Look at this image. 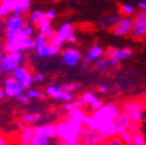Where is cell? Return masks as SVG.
Wrapping results in <instances>:
<instances>
[{"label": "cell", "mask_w": 146, "mask_h": 145, "mask_svg": "<svg viewBox=\"0 0 146 145\" xmlns=\"http://www.w3.org/2000/svg\"><path fill=\"white\" fill-rule=\"evenodd\" d=\"M25 25V21L23 16L11 14L6 18L5 21V39L8 44L17 42L18 40L23 39L21 37V30Z\"/></svg>", "instance_id": "6da1fadb"}, {"label": "cell", "mask_w": 146, "mask_h": 145, "mask_svg": "<svg viewBox=\"0 0 146 145\" xmlns=\"http://www.w3.org/2000/svg\"><path fill=\"white\" fill-rule=\"evenodd\" d=\"M123 113L122 108L118 104L110 102L104 104L103 107L94 112L92 117L96 122H114L119 116Z\"/></svg>", "instance_id": "7a4b0ae2"}, {"label": "cell", "mask_w": 146, "mask_h": 145, "mask_svg": "<svg viewBox=\"0 0 146 145\" xmlns=\"http://www.w3.org/2000/svg\"><path fill=\"white\" fill-rule=\"evenodd\" d=\"M145 107L144 100H130L124 104L122 110L123 113L131 119V121L140 123L143 120Z\"/></svg>", "instance_id": "3957f363"}, {"label": "cell", "mask_w": 146, "mask_h": 145, "mask_svg": "<svg viewBox=\"0 0 146 145\" xmlns=\"http://www.w3.org/2000/svg\"><path fill=\"white\" fill-rule=\"evenodd\" d=\"M23 61V53L21 52H8L4 55L2 59V70L3 72L10 74L18 66H21Z\"/></svg>", "instance_id": "277c9868"}, {"label": "cell", "mask_w": 146, "mask_h": 145, "mask_svg": "<svg viewBox=\"0 0 146 145\" xmlns=\"http://www.w3.org/2000/svg\"><path fill=\"white\" fill-rule=\"evenodd\" d=\"M57 137H59L64 142H70L81 139V134L73 129L65 121V122H60L57 125Z\"/></svg>", "instance_id": "5b68a950"}, {"label": "cell", "mask_w": 146, "mask_h": 145, "mask_svg": "<svg viewBox=\"0 0 146 145\" xmlns=\"http://www.w3.org/2000/svg\"><path fill=\"white\" fill-rule=\"evenodd\" d=\"M105 55L110 60L111 65H116L124 60L129 59L133 55V51L129 48H120V49H112L110 48L105 51Z\"/></svg>", "instance_id": "8992f818"}, {"label": "cell", "mask_w": 146, "mask_h": 145, "mask_svg": "<svg viewBox=\"0 0 146 145\" xmlns=\"http://www.w3.org/2000/svg\"><path fill=\"white\" fill-rule=\"evenodd\" d=\"M36 49V40L33 38H23L17 42L3 45V50L8 52H23L25 50Z\"/></svg>", "instance_id": "52a82bcc"}, {"label": "cell", "mask_w": 146, "mask_h": 145, "mask_svg": "<svg viewBox=\"0 0 146 145\" xmlns=\"http://www.w3.org/2000/svg\"><path fill=\"white\" fill-rule=\"evenodd\" d=\"M74 34V29H73V25L71 23H65L60 27L59 30L56 32V36L53 39L50 43L54 44L55 46L62 48L63 44L67 42L69 37L71 35Z\"/></svg>", "instance_id": "ba28073f"}, {"label": "cell", "mask_w": 146, "mask_h": 145, "mask_svg": "<svg viewBox=\"0 0 146 145\" xmlns=\"http://www.w3.org/2000/svg\"><path fill=\"white\" fill-rule=\"evenodd\" d=\"M11 74L14 79L25 87V89H29L34 83V76L23 66H18Z\"/></svg>", "instance_id": "9c48e42d"}, {"label": "cell", "mask_w": 146, "mask_h": 145, "mask_svg": "<svg viewBox=\"0 0 146 145\" xmlns=\"http://www.w3.org/2000/svg\"><path fill=\"white\" fill-rule=\"evenodd\" d=\"M132 36L134 38H142L146 35V12L139 11L133 19Z\"/></svg>", "instance_id": "30bf717a"}, {"label": "cell", "mask_w": 146, "mask_h": 145, "mask_svg": "<svg viewBox=\"0 0 146 145\" xmlns=\"http://www.w3.org/2000/svg\"><path fill=\"white\" fill-rule=\"evenodd\" d=\"M3 86H4V92L5 95L9 96V98H15L17 95L23 92L25 87L21 84H19L13 77L7 76L4 79L3 82Z\"/></svg>", "instance_id": "8fae6325"}, {"label": "cell", "mask_w": 146, "mask_h": 145, "mask_svg": "<svg viewBox=\"0 0 146 145\" xmlns=\"http://www.w3.org/2000/svg\"><path fill=\"white\" fill-rule=\"evenodd\" d=\"M81 60V53L75 48H67L62 52V61L68 67H74Z\"/></svg>", "instance_id": "7c38bea8"}, {"label": "cell", "mask_w": 146, "mask_h": 145, "mask_svg": "<svg viewBox=\"0 0 146 145\" xmlns=\"http://www.w3.org/2000/svg\"><path fill=\"white\" fill-rule=\"evenodd\" d=\"M133 30V19L130 16H126V17L121 18V21L116 27H113V33L114 35L118 37L127 36L131 34Z\"/></svg>", "instance_id": "4fadbf2b"}, {"label": "cell", "mask_w": 146, "mask_h": 145, "mask_svg": "<svg viewBox=\"0 0 146 145\" xmlns=\"http://www.w3.org/2000/svg\"><path fill=\"white\" fill-rule=\"evenodd\" d=\"M94 130L98 132L102 135L104 140L107 141L111 137L117 135L116 131H115V126L114 122H96V127Z\"/></svg>", "instance_id": "5bb4252c"}, {"label": "cell", "mask_w": 146, "mask_h": 145, "mask_svg": "<svg viewBox=\"0 0 146 145\" xmlns=\"http://www.w3.org/2000/svg\"><path fill=\"white\" fill-rule=\"evenodd\" d=\"M102 141H106L103 139L102 135L96 130L85 128L81 136V142L83 145H98Z\"/></svg>", "instance_id": "9a60e30c"}, {"label": "cell", "mask_w": 146, "mask_h": 145, "mask_svg": "<svg viewBox=\"0 0 146 145\" xmlns=\"http://www.w3.org/2000/svg\"><path fill=\"white\" fill-rule=\"evenodd\" d=\"M34 134L36 136L45 137V138H54L57 136V125L48 124L36 126L34 128Z\"/></svg>", "instance_id": "2e32d148"}, {"label": "cell", "mask_w": 146, "mask_h": 145, "mask_svg": "<svg viewBox=\"0 0 146 145\" xmlns=\"http://www.w3.org/2000/svg\"><path fill=\"white\" fill-rule=\"evenodd\" d=\"M36 54L39 55L42 58H46V57H49L48 53V40L46 39L45 35L40 33L38 36L36 37Z\"/></svg>", "instance_id": "e0dca14e"}, {"label": "cell", "mask_w": 146, "mask_h": 145, "mask_svg": "<svg viewBox=\"0 0 146 145\" xmlns=\"http://www.w3.org/2000/svg\"><path fill=\"white\" fill-rule=\"evenodd\" d=\"M12 14L23 16L31 8L30 0H11Z\"/></svg>", "instance_id": "ac0fdd59"}, {"label": "cell", "mask_w": 146, "mask_h": 145, "mask_svg": "<svg viewBox=\"0 0 146 145\" xmlns=\"http://www.w3.org/2000/svg\"><path fill=\"white\" fill-rule=\"evenodd\" d=\"M131 124V119L126 114L122 113L118 118L114 121L115 131L117 135H120L126 130H129V126Z\"/></svg>", "instance_id": "d6986e66"}, {"label": "cell", "mask_w": 146, "mask_h": 145, "mask_svg": "<svg viewBox=\"0 0 146 145\" xmlns=\"http://www.w3.org/2000/svg\"><path fill=\"white\" fill-rule=\"evenodd\" d=\"M104 55V49L98 45H94L89 49L88 53L85 55V58L83 60L84 65L90 64L92 61H96L100 58H102Z\"/></svg>", "instance_id": "ffe728a7"}, {"label": "cell", "mask_w": 146, "mask_h": 145, "mask_svg": "<svg viewBox=\"0 0 146 145\" xmlns=\"http://www.w3.org/2000/svg\"><path fill=\"white\" fill-rule=\"evenodd\" d=\"M82 98L85 102L86 104H89V108H90L91 111H96L100 108H102L104 106V102L100 100V98L94 94V92L91 91H87L84 94L82 95Z\"/></svg>", "instance_id": "44dd1931"}, {"label": "cell", "mask_w": 146, "mask_h": 145, "mask_svg": "<svg viewBox=\"0 0 146 145\" xmlns=\"http://www.w3.org/2000/svg\"><path fill=\"white\" fill-rule=\"evenodd\" d=\"M41 118V115L38 113H25L23 115V122L31 126V125H35L36 123L39 122Z\"/></svg>", "instance_id": "7402d4cb"}, {"label": "cell", "mask_w": 146, "mask_h": 145, "mask_svg": "<svg viewBox=\"0 0 146 145\" xmlns=\"http://www.w3.org/2000/svg\"><path fill=\"white\" fill-rule=\"evenodd\" d=\"M53 98L56 100H62V102H71L75 100V95L73 94V92H67V91H65L63 88H62Z\"/></svg>", "instance_id": "603a6c76"}, {"label": "cell", "mask_w": 146, "mask_h": 145, "mask_svg": "<svg viewBox=\"0 0 146 145\" xmlns=\"http://www.w3.org/2000/svg\"><path fill=\"white\" fill-rule=\"evenodd\" d=\"M86 114L83 112L82 108H74L72 111L69 112V118L73 119V120L79 121V122L83 123L86 118Z\"/></svg>", "instance_id": "cb8c5ba5"}, {"label": "cell", "mask_w": 146, "mask_h": 145, "mask_svg": "<svg viewBox=\"0 0 146 145\" xmlns=\"http://www.w3.org/2000/svg\"><path fill=\"white\" fill-rule=\"evenodd\" d=\"M35 136L34 134V128L27 126V127L23 128V131L21 134V143H30L32 138Z\"/></svg>", "instance_id": "d4e9b609"}, {"label": "cell", "mask_w": 146, "mask_h": 145, "mask_svg": "<svg viewBox=\"0 0 146 145\" xmlns=\"http://www.w3.org/2000/svg\"><path fill=\"white\" fill-rule=\"evenodd\" d=\"M12 12L11 0H2L0 2V17H4Z\"/></svg>", "instance_id": "484cf974"}, {"label": "cell", "mask_w": 146, "mask_h": 145, "mask_svg": "<svg viewBox=\"0 0 146 145\" xmlns=\"http://www.w3.org/2000/svg\"><path fill=\"white\" fill-rule=\"evenodd\" d=\"M45 16V12L42 10H35L29 16V23H31L32 25H38L40 21H42Z\"/></svg>", "instance_id": "4316f807"}, {"label": "cell", "mask_w": 146, "mask_h": 145, "mask_svg": "<svg viewBox=\"0 0 146 145\" xmlns=\"http://www.w3.org/2000/svg\"><path fill=\"white\" fill-rule=\"evenodd\" d=\"M121 21V17L119 15H111L109 17L106 18V21L105 23H100L102 27H116L117 25L119 23V21Z\"/></svg>", "instance_id": "83f0119b"}, {"label": "cell", "mask_w": 146, "mask_h": 145, "mask_svg": "<svg viewBox=\"0 0 146 145\" xmlns=\"http://www.w3.org/2000/svg\"><path fill=\"white\" fill-rule=\"evenodd\" d=\"M34 27L31 23H25V27L21 30V37L23 38H33L34 35Z\"/></svg>", "instance_id": "f1b7e54d"}, {"label": "cell", "mask_w": 146, "mask_h": 145, "mask_svg": "<svg viewBox=\"0 0 146 145\" xmlns=\"http://www.w3.org/2000/svg\"><path fill=\"white\" fill-rule=\"evenodd\" d=\"M30 144L32 145H50V138H45V137L36 136L35 135L30 141Z\"/></svg>", "instance_id": "f546056e"}, {"label": "cell", "mask_w": 146, "mask_h": 145, "mask_svg": "<svg viewBox=\"0 0 146 145\" xmlns=\"http://www.w3.org/2000/svg\"><path fill=\"white\" fill-rule=\"evenodd\" d=\"M36 25H38V29H39L40 33H42V34H45V33L48 32L50 29H52V27H51V21L46 19L45 17H44Z\"/></svg>", "instance_id": "4dcf8cb0"}, {"label": "cell", "mask_w": 146, "mask_h": 145, "mask_svg": "<svg viewBox=\"0 0 146 145\" xmlns=\"http://www.w3.org/2000/svg\"><path fill=\"white\" fill-rule=\"evenodd\" d=\"M119 136H120V138L122 139V141H123L126 145L131 144L133 141V133L130 131V130H126V131H124L123 133L120 134Z\"/></svg>", "instance_id": "1f68e13d"}, {"label": "cell", "mask_w": 146, "mask_h": 145, "mask_svg": "<svg viewBox=\"0 0 146 145\" xmlns=\"http://www.w3.org/2000/svg\"><path fill=\"white\" fill-rule=\"evenodd\" d=\"M63 88L62 86L56 85V84H53V85H49L47 88H46V94L51 96V98H54L55 95L57 94L61 89Z\"/></svg>", "instance_id": "d6a6232c"}, {"label": "cell", "mask_w": 146, "mask_h": 145, "mask_svg": "<svg viewBox=\"0 0 146 145\" xmlns=\"http://www.w3.org/2000/svg\"><path fill=\"white\" fill-rule=\"evenodd\" d=\"M96 68L98 70H105V69H107L111 65L110 60L108 58H103V57L100 58L98 60H96Z\"/></svg>", "instance_id": "836d02e7"}, {"label": "cell", "mask_w": 146, "mask_h": 145, "mask_svg": "<svg viewBox=\"0 0 146 145\" xmlns=\"http://www.w3.org/2000/svg\"><path fill=\"white\" fill-rule=\"evenodd\" d=\"M133 144L135 145H146L145 138L142 135L140 132H136V133H133Z\"/></svg>", "instance_id": "e575fe53"}, {"label": "cell", "mask_w": 146, "mask_h": 145, "mask_svg": "<svg viewBox=\"0 0 146 145\" xmlns=\"http://www.w3.org/2000/svg\"><path fill=\"white\" fill-rule=\"evenodd\" d=\"M121 12L125 16H131L135 13V7L132 4H124L121 6Z\"/></svg>", "instance_id": "d590c367"}, {"label": "cell", "mask_w": 146, "mask_h": 145, "mask_svg": "<svg viewBox=\"0 0 146 145\" xmlns=\"http://www.w3.org/2000/svg\"><path fill=\"white\" fill-rule=\"evenodd\" d=\"M80 87V84L78 82H71L66 85H64L63 89L67 92H74V91L78 90V88Z\"/></svg>", "instance_id": "8d00e7d4"}, {"label": "cell", "mask_w": 146, "mask_h": 145, "mask_svg": "<svg viewBox=\"0 0 146 145\" xmlns=\"http://www.w3.org/2000/svg\"><path fill=\"white\" fill-rule=\"evenodd\" d=\"M107 145H126V144L122 141V139L120 138L119 135H115V136L108 139Z\"/></svg>", "instance_id": "74e56055"}, {"label": "cell", "mask_w": 146, "mask_h": 145, "mask_svg": "<svg viewBox=\"0 0 146 145\" xmlns=\"http://www.w3.org/2000/svg\"><path fill=\"white\" fill-rule=\"evenodd\" d=\"M27 95H29L31 98H41L42 92L36 88H29V90H27Z\"/></svg>", "instance_id": "f35d334b"}, {"label": "cell", "mask_w": 146, "mask_h": 145, "mask_svg": "<svg viewBox=\"0 0 146 145\" xmlns=\"http://www.w3.org/2000/svg\"><path fill=\"white\" fill-rule=\"evenodd\" d=\"M15 100H17L18 102H21V104H27L29 100H30V96L27 95V93H25V92H23V93H21L19 95H17V96H15Z\"/></svg>", "instance_id": "ab89813d"}, {"label": "cell", "mask_w": 146, "mask_h": 145, "mask_svg": "<svg viewBox=\"0 0 146 145\" xmlns=\"http://www.w3.org/2000/svg\"><path fill=\"white\" fill-rule=\"evenodd\" d=\"M71 104H72L73 108H83L85 104H86L82 98H75L73 102H71Z\"/></svg>", "instance_id": "60d3db41"}, {"label": "cell", "mask_w": 146, "mask_h": 145, "mask_svg": "<svg viewBox=\"0 0 146 145\" xmlns=\"http://www.w3.org/2000/svg\"><path fill=\"white\" fill-rule=\"evenodd\" d=\"M56 15H57V12L55 11L54 9H49L48 11L45 12V16L44 17L46 18V19H48V21H52V19H54L55 17H56Z\"/></svg>", "instance_id": "b9f144b4"}, {"label": "cell", "mask_w": 146, "mask_h": 145, "mask_svg": "<svg viewBox=\"0 0 146 145\" xmlns=\"http://www.w3.org/2000/svg\"><path fill=\"white\" fill-rule=\"evenodd\" d=\"M45 37H46V39L48 40L49 42H51L53 40V39L55 38V36H56V32H55L53 29H50V30L48 31V32H46L45 34Z\"/></svg>", "instance_id": "7bdbcfd3"}, {"label": "cell", "mask_w": 146, "mask_h": 145, "mask_svg": "<svg viewBox=\"0 0 146 145\" xmlns=\"http://www.w3.org/2000/svg\"><path fill=\"white\" fill-rule=\"evenodd\" d=\"M129 130H130L132 133H136V132H139V123L133 122L131 121V124L129 126Z\"/></svg>", "instance_id": "ee69618b"}, {"label": "cell", "mask_w": 146, "mask_h": 145, "mask_svg": "<svg viewBox=\"0 0 146 145\" xmlns=\"http://www.w3.org/2000/svg\"><path fill=\"white\" fill-rule=\"evenodd\" d=\"M110 90H111V87L109 85H107V84H103V85H100L98 87V91L102 93H108Z\"/></svg>", "instance_id": "f6af8a7d"}, {"label": "cell", "mask_w": 146, "mask_h": 145, "mask_svg": "<svg viewBox=\"0 0 146 145\" xmlns=\"http://www.w3.org/2000/svg\"><path fill=\"white\" fill-rule=\"evenodd\" d=\"M43 80H44V74H42V73L34 75V82H41Z\"/></svg>", "instance_id": "bcb514c9"}, {"label": "cell", "mask_w": 146, "mask_h": 145, "mask_svg": "<svg viewBox=\"0 0 146 145\" xmlns=\"http://www.w3.org/2000/svg\"><path fill=\"white\" fill-rule=\"evenodd\" d=\"M76 42H77V38H76L75 34L71 35L68 40H67V43H69V44H75Z\"/></svg>", "instance_id": "7dc6e473"}, {"label": "cell", "mask_w": 146, "mask_h": 145, "mask_svg": "<svg viewBox=\"0 0 146 145\" xmlns=\"http://www.w3.org/2000/svg\"><path fill=\"white\" fill-rule=\"evenodd\" d=\"M4 52H3L2 50H0V75L2 74L3 70H2V59L3 57H4Z\"/></svg>", "instance_id": "c3c4849f"}, {"label": "cell", "mask_w": 146, "mask_h": 145, "mask_svg": "<svg viewBox=\"0 0 146 145\" xmlns=\"http://www.w3.org/2000/svg\"><path fill=\"white\" fill-rule=\"evenodd\" d=\"M139 7L141 9V11L146 12V0H141L139 2Z\"/></svg>", "instance_id": "681fc988"}, {"label": "cell", "mask_w": 146, "mask_h": 145, "mask_svg": "<svg viewBox=\"0 0 146 145\" xmlns=\"http://www.w3.org/2000/svg\"><path fill=\"white\" fill-rule=\"evenodd\" d=\"M64 145H83L81 141L75 140V141H70V142H64Z\"/></svg>", "instance_id": "f907efd6"}, {"label": "cell", "mask_w": 146, "mask_h": 145, "mask_svg": "<svg viewBox=\"0 0 146 145\" xmlns=\"http://www.w3.org/2000/svg\"><path fill=\"white\" fill-rule=\"evenodd\" d=\"M64 109L66 110V111L70 112V111H72L74 108H73V106H72L71 102H66V104H64Z\"/></svg>", "instance_id": "816d5d0a"}, {"label": "cell", "mask_w": 146, "mask_h": 145, "mask_svg": "<svg viewBox=\"0 0 146 145\" xmlns=\"http://www.w3.org/2000/svg\"><path fill=\"white\" fill-rule=\"evenodd\" d=\"M5 96V92H4V89H1L0 88V100H3V98Z\"/></svg>", "instance_id": "f5cc1de1"}, {"label": "cell", "mask_w": 146, "mask_h": 145, "mask_svg": "<svg viewBox=\"0 0 146 145\" xmlns=\"http://www.w3.org/2000/svg\"><path fill=\"white\" fill-rule=\"evenodd\" d=\"M0 145H5V140L2 136H0Z\"/></svg>", "instance_id": "db71d44e"}, {"label": "cell", "mask_w": 146, "mask_h": 145, "mask_svg": "<svg viewBox=\"0 0 146 145\" xmlns=\"http://www.w3.org/2000/svg\"><path fill=\"white\" fill-rule=\"evenodd\" d=\"M98 145H107V141H102V142L98 143Z\"/></svg>", "instance_id": "11a10c76"}, {"label": "cell", "mask_w": 146, "mask_h": 145, "mask_svg": "<svg viewBox=\"0 0 146 145\" xmlns=\"http://www.w3.org/2000/svg\"><path fill=\"white\" fill-rule=\"evenodd\" d=\"M41 98H42V100H45V98H46V95H45V94H43V93H42V95H41Z\"/></svg>", "instance_id": "9f6ffc18"}, {"label": "cell", "mask_w": 146, "mask_h": 145, "mask_svg": "<svg viewBox=\"0 0 146 145\" xmlns=\"http://www.w3.org/2000/svg\"><path fill=\"white\" fill-rule=\"evenodd\" d=\"M21 145H32V144H30V143H21Z\"/></svg>", "instance_id": "6f0895ef"}, {"label": "cell", "mask_w": 146, "mask_h": 145, "mask_svg": "<svg viewBox=\"0 0 146 145\" xmlns=\"http://www.w3.org/2000/svg\"><path fill=\"white\" fill-rule=\"evenodd\" d=\"M144 102H145V106H146V98H145V100H144Z\"/></svg>", "instance_id": "680465c9"}, {"label": "cell", "mask_w": 146, "mask_h": 145, "mask_svg": "<svg viewBox=\"0 0 146 145\" xmlns=\"http://www.w3.org/2000/svg\"><path fill=\"white\" fill-rule=\"evenodd\" d=\"M129 145H135V144H133V143H131V144H129Z\"/></svg>", "instance_id": "91938a15"}]
</instances>
